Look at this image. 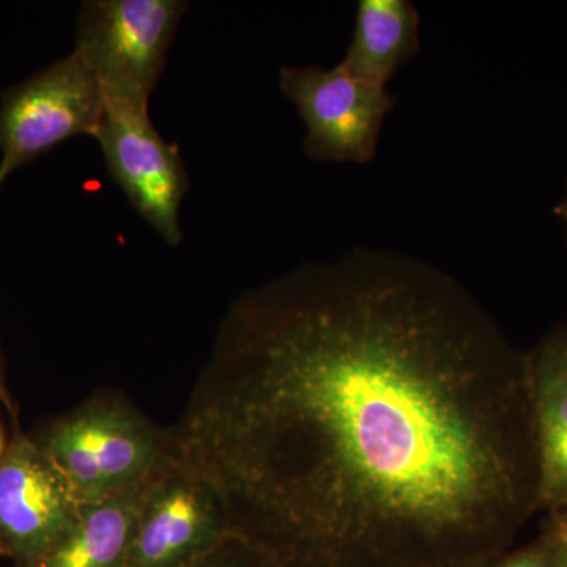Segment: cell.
I'll use <instances>...</instances> for the list:
<instances>
[{"instance_id":"1","label":"cell","mask_w":567,"mask_h":567,"mask_svg":"<svg viewBox=\"0 0 567 567\" xmlns=\"http://www.w3.org/2000/svg\"><path fill=\"white\" fill-rule=\"evenodd\" d=\"M167 436L276 567H465L537 507L527 358L390 249L241 293Z\"/></svg>"},{"instance_id":"2","label":"cell","mask_w":567,"mask_h":567,"mask_svg":"<svg viewBox=\"0 0 567 567\" xmlns=\"http://www.w3.org/2000/svg\"><path fill=\"white\" fill-rule=\"evenodd\" d=\"M35 442L80 503L102 502L136 486L171 457L167 429L115 394L93 395Z\"/></svg>"},{"instance_id":"3","label":"cell","mask_w":567,"mask_h":567,"mask_svg":"<svg viewBox=\"0 0 567 567\" xmlns=\"http://www.w3.org/2000/svg\"><path fill=\"white\" fill-rule=\"evenodd\" d=\"M181 0H91L78 18L76 48L107 99L148 104L178 24Z\"/></svg>"},{"instance_id":"4","label":"cell","mask_w":567,"mask_h":567,"mask_svg":"<svg viewBox=\"0 0 567 567\" xmlns=\"http://www.w3.org/2000/svg\"><path fill=\"white\" fill-rule=\"evenodd\" d=\"M102 82L80 51L32 74L0 100V166L7 174L80 134L96 136Z\"/></svg>"},{"instance_id":"5","label":"cell","mask_w":567,"mask_h":567,"mask_svg":"<svg viewBox=\"0 0 567 567\" xmlns=\"http://www.w3.org/2000/svg\"><path fill=\"white\" fill-rule=\"evenodd\" d=\"M279 89L306 125L305 152L324 163L368 164L395 99L339 62L333 69L282 66Z\"/></svg>"},{"instance_id":"6","label":"cell","mask_w":567,"mask_h":567,"mask_svg":"<svg viewBox=\"0 0 567 567\" xmlns=\"http://www.w3.org/2000/svg\"><path fill=\"white\" fill-rule=\"evenodd\" d=\"M100 142L107 169L166 244L182 241L181 205L188 175L175 145L163 140L148 115V104L104 96Z\"/></svg>"},{"instance_id":"7","label":"cell","mask_w":567,"mask_h":567,"mask_svg":"<svg viewBox=\"0 0 567 567\" xmlns=\"http://www.w3.org/2000/svg\"><path fill=\"white\" fill-rule=\"evenodd\" d=\"M229 536L215 488L171 454L145 483L125 567H189Z\"/></svg>"},{"instance_id":"8","label":"cell","mask_w":567,"mask_h":567,"mask_svg":"<svg viewBox=\"0 0 567 567\" xmlns=\"http://www.w3.org/2000/svg\"><path fill=\"white\" fill-rule=\"evenodd\" d=\"M82 503L66 477L29 436L0 458V550L17 567L51 550L73 527Z\"/></svg>"},{"instance_id":"9","label":"cell","mask_w":567,"mask_h":567,"mask_svg":"<svg viewBox=\"0 0 567 567\" xmlns=\"http://www.w3.org/2000/svg\"><path fill=\"white\" fill-rule=\"evenodd\" d=\"M537 461V507L567 511V328L557 327L527 358Z\"/></svg>"},{"instance_id":"10","label":"cell","mask_w":567,"mask_h":567,"mask_svg":"<svg viewBox=\"0 0 567 567\" xmlns=\"http://www.w3.org/2000/svg\"><path fill=\"white\" fill-rule=\"evenodd\" d=\"M147 480L102 502L82 503L70 532L21 567H125Z\"/></svg>"},{"instance_id":"11","label":"cell","mask_w":567,"mask_h":567,"mask_svg":"<svg viewBox=\"0 0 567 567\" xmlns=\"http://www.w3.org/2000/svg\"><path fill=\"white\" fill-rule=\"evenodd\" d=\"M420 13L409 0H361L342 63L365 81L388 87L420 51Z\"/></svg>"},{"instance_id":"12","label":"cell","mask_w":567,"mask_h":567,"mask_svg":"<svg viewBox=\"0 0 567 567\" xmlns=\"http://www.w3.org/2000/svg\"><path fill=\"white\" fill-rule=\"evenodd\" d=\"M189 567H276L262 551L237 536L227 537L218 547Z\"/></svg>"},{"instance_id":"13","label":"cell","mask_w":567,"mask_h":567,"mask_svg":"<svg viewBox=\"0 0 567 567\" xmlns=\"http://www.w3.org/2000/svg\"><path fill=\"white\" fill-rule=\"evenodd\" d=\"M465 567H555V565L550 550L543 540L537 546L522 548V550L511 551V554L502 551L494 557Z\"/></svg>"},{"instance_id":"14","label":"cell","mask_w":567,"mask_h":567,"mask_svg":"<svg viewBox=\"0 0 567 567\" xmlns=\"http://www.w3.org/2000/svg\"><path fill=\"white\" fill-rule=\"evenodd\" d=\"M544 543L550 550L555 567H567V511L557 513Z\"/></svg>"},{"instance_id":"15","label":"cell","mask_w":567,"mask_h":567,"mask_svg":"<svg viewBox=\"0 0 567 567\" xmlns=\"http://www.w3.org/2000/svg\"><path fill=\"white\" fill-rule=\"evenodd\" d=\"M557 213L559 216H561L563 221L567 224V194L566 199L563 200L561 205L557 208Z\"/></svg>"},{"instance_id":"16","label":"cell","mask_w":567,"mask_h":567,"mask_svg":"<svg viewBox=\"0 0 567 567\" xmlns=\"http://www.w3.org/2000/svg\"><path fill=\"white\" fill-rule=\"evenodd\" d=\"M9 177V174H7V171L3 169L2 166H0V185H2L3 181Z\"/></svg>"},{"instance_id":"17","label":"cell","mask_w":567,"mask_h":567,"mask_svg":"<svg viewBox=\"0 0 567 567\" xmlns=\"http://www.w3.org/2000/svg\"><path fill=\"white\" fill-rule=\"evenodd\" d=\"M3 456V443H2V435H0V458Z\"/></svg>"},{"instance_id":"18","label":"cell","mask_w":567,"mask_h":567,"mask_svg":"<svg viewBox=\"0 0 567 567\" xmlns=\"http://www.w3.org/2000/svg\"><path fill=\"white\" fill-rule=\"evenodd\" d=\"M0 394H2V383H0Z\"/></svg>"},{"instance_id":"19","label":"cell","mask_w":567,"mask_h":567,"mask_svg":"<svg viewBox=\"0 0 567 567\" xmlns=\"http://www.w3.org/2000/svg\"><path fill=\"white\" fill-rule=\"evenodd\" d=\"M0 557H2V550H0Z\"/></svg>"}]
</instances>
